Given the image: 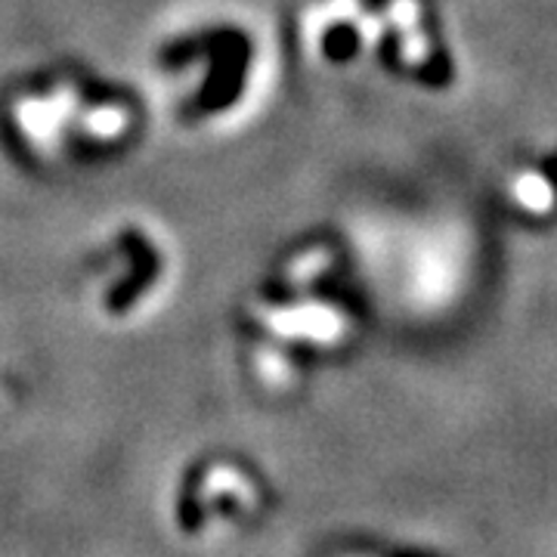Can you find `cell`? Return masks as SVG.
<instances>
[{
  "label": "cell",
  "instance_id": "cell-2",
  "mask_svg": "<svg viewBox=\"0 0 557 557\" xmlns=\"http://www.w3.org/2000/svg\"><path fill=\"white\" fill-rule=\"evenodd\" d=\"M161 112L189 137L245 131L273 102V32L239 10H199L161 32L149 53Z\"/></svg>",
  "mask_w": 557,
  "mask_h": 557
},
{
  "label": "cell",
  "instance_id": "cell-1",
  "mask_svg": "<svg viewBox=\"0 0 557 557\" xmlns=\"http://www.w3.org/2000/svg\"><path fill=\"white\" fill-rule=\"evenodd\" d=\"M149 100L81 60H47L0 81V156L22 177L69 183L134 159L149 134Z\"/></svg>",
  "mask_w": 557,
  "mask_h": 557
},
{
  "label": "cell",
  "instance_id": "cell-3",
  "mask_svg": "<svg viewBox=\"0 0 557 557\" xmlns=\"http://www.w3.org/2000/svg\"><path fill=\"white\" fill-rule=\"evenodd\" d=\"M78 273L102 317L127 319L152 307L174 285L183 260L164 220L127 211L94 230L81 251Z\"/></svg>",
  "mask_w": 557,
  "mask_h": 557
}]
</instances>
